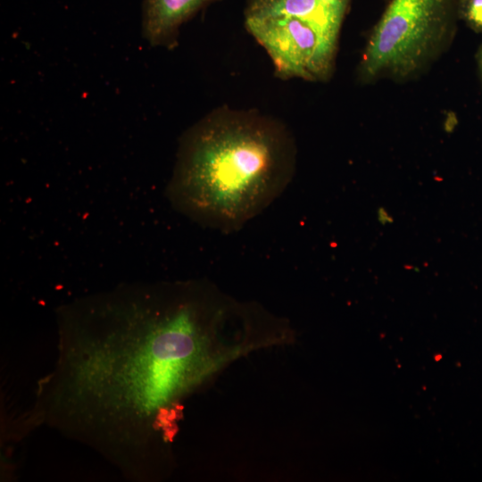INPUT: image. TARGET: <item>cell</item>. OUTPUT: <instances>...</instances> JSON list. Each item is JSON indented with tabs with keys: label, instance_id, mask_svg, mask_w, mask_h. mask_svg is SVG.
<instances>
[{
	"label": "cell",
	"instance_id": "cell-1",
	"mask_svg": "<svg viewBox=\"0 0 482 482\" xmlns=\"http://www.w3.org/2000/svg\"><path fill=\"white\" fill-rule=\"evenodd\" d=\"M56 325L25 428H53L137 482L170 467L186 400L247 353L236 300L204 279L120 284L61 305Z\"/></svg>",
	"mask_w": 482,
	"mask_h": 482
},
{
	"label": "cell",
	"instance_id": "cell-2",
	"mask_svg": "<svg viewBox=\"0 0 482 482\" xmlns=\"http://www.w3.org/2000/svg\"><path fill=\"white\" fill-rule=\"evenodd\" d=\"M296 162V142L282 120L223 104L181 136L166 195L194 222L233 232L286 190Z\"/></svg>",
	"mask_w": 482,
	"mask_h": 482
},
{
	"label": "cell",
	"instance_id": "cell-7",
	"mask_svg": "<svg viewBox=\"0 0 482 482\" xmlns=\"http://www.w3.org/2000/svg\"><path fill=\"white\" fill-rule=\"evenodd\" d=\"M376 217H377V221L381 226H387V225L393 223V221H394L393 216L383 206H379L377 209Z\"/></svg>",
	"mask_w": 482,
	"mask_h": 482
},
{
	"label": "cell",
	"instance_id": "cell-4",
	"mask_svg": "<svg viewBox=\"0 0 482 482\" xmlns=\"http://www.w3.org/2000/svg\"><path fill=\"white\" fill-rule=\"evenodd\" d=\"M461 0H388L366 41L358 80L402 83L426 74L449 50Z\"/></svg>",
	"mask_w": 482,
	"mask_h": 482
},
{
	"label": "cell",
	"instance_id": "cell-5",
	"mask_svg": "<svg viewBox=\"0 0 482 482\" xmlns=\"http://www.w3.org/2000/svg\"><path fill=\"white\" fill-rule=\"evenodd\" d=\"M224 0H145L142 29L154 46L176 45L180 27L209 4Z\"/></svg>",
	"mask_w": 482,
	"mask_h": 482
},
{
	"label": "cell",
	"instance_id": "cell-6",
	"mask_svg": "<svg viewBox=\"0 0 482 482\" xmlns=\"http://www.w3.org/2000/svg\"><path fill=\"white\" fill-rule=\"evenodd\" d=\"M460 19L476 33L482 32V0H461Z\"/></svg>",
	"mask_w": 482,
	"mask_h": 482
},
{
	"label": "cell",
	"instance_id": "cell-8",
	"mask_svg": "<svg viewBox=\"0 0 482 482\" xmlns=\"http://www.w3.org/2000/svg\"><path fill=\"white\" fill-rule=\"evenodd\" d=\"M477 63L478 71L482 79V44L479 46L478 53H477Z\"/></svg>",
	"mask_w": 482,
	"mask_h": 482
},
{
	"label": "cell",
	"instance_id": "cell-3",
	"mask_svg": "<svg viewBox=\"0 0 482 482\" xmlns=\"http://www.w3.org/2000/svg\"><path fill=\"white\" fill-rule=\"evenodd\" d=\"M353 0H245L244 26L281 80L325 83Z\"/></svg>",
	"mask_w": 482,
	"mask_h": 482
}]
</instances>
